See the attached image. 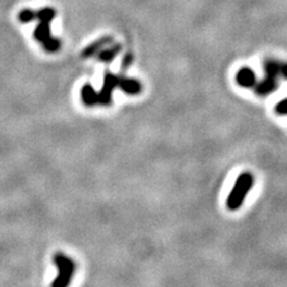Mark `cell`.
I'll use <instances>...</instances> for the list:
<instances>
[{
  "instance_id": "obj_2",
  "label": "cell",
  "mask_w": 287,
  "mask_h": 287,
  "mask_svg": "<svg viewBox=\"0 0 287 287\" xmlns=\"http://www.w3.org/2000/svg\"><path fill=\"white\" fill-rule=\"evenodd\" d=\"M55 262L60 267V275H59L57 281L53 283V287H66V285H68V282H70V276L72 272H73V265H72L70 260L61 256V255L55 256Z\"/></svg>"
},
{
  "instance_id": "obj_4",
  "label": "cell",
  "mask_w": 287,
  "mask_h": 287,
  "mask_svg": "<svg viewBox=\"0 0 287 287\" xmlns=\"http://www.w3.org/2000/svg\"><path fill=\"white\" fill-rule=\"evenodd\" d=\"M275 89V84L272 81H266L257 86L256 91L260 95H267V93L272 92Z\"/></svg>"
},
{
  "instance_id": "obj_5",
  "label": "cell",
  "mask_w": 287,
  "mask_h": 287,
  "mask_svg": "<svg viewBox=\"0 0 287 287\" xmlns=\"http://www.w3.org/2000/svg\"><path fill=\"white\" fill-rule=\"evenodd\" d=\"M275 113L281 116L287 115V98L283 99L281 102H279L278 105L275 106Z\"/></svg>"
},
{
  "instance_id": "obj_3",
  "label": "cell",
  "mask_w": 287,
  "mask_h": 287,
  "mask_svg": "<svg viewBox=\"0 0 287 287\" xmlns=\"http://www.w3.org/2000/svg\"><path fill=\"white\" fill-rule=\"evenodd\" d=\"M237 83L243 88H251L255 83V75L249 70H243L237 74Z\"/></svg>"
},
{
  "instance_id": "obj_1",
  "label": "cell",
  "mask_w": 287,
  "mask_h": 287,
  "mask_svg": "<svg viewBox=\"0 0 287 287\" xmlns=\"http://www.w3.org/2000/svg\"><path fill=\"white\" fill-rule=\"evenodd\" d=\"M254 175L249 171H244L238 176L236 182L231 189L230 194L226 199V207L230 211H237L243 206L244 200L254 187Z\"/></svg>"
}]
</instances>
